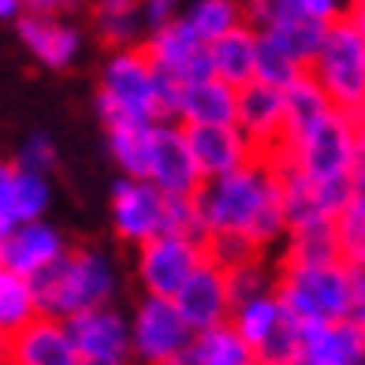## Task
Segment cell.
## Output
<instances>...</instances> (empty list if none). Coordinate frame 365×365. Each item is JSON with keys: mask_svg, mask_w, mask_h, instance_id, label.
<instances>
[{"mask_svg": "<svg viewBox=\"0 0 365 365\" xmlns=\"http://www.w3.org/2000/svg\"><path fill=\"white\" fill-rule=\"evenodd\" d=\"M164 365H187V358H175V361H164Z\"/></svg>", "mask_w": 365, "mask_h": 365, "instance_id": "cell-41", "label": "cell"}, {"mask_svg": "<svg viewBox=\"0 0 365 365\" xmlns=\"http://www.w3.org/2000/svg\"><path fill=\"white\" fill-rule=\"evenodd\" d=\"M71 343L78 351V361L86 365H130V339H127V313L105 302L93 309H82L68 317Z\"/></svg>", "mask_w": 365, "mask_h": 365, "instance_id": "cell-10", "label": "cell"}, {"mask_svg": "<svg viewBox=\"0 0 365 365\" xmlns=\"http://www.w3.org/2000/svg\"><path fill=\"white\" fill-rule=\"evenodd\" d=\"M78 0H23L26 11H56V15H68Z\"/></svg>", "mask_w": 365, "mask_h": 365, "instance_id": "cell-37", "label": "cell"}, {"mask_svg": "<svg viewBox=\"0 0 365 365\" xmlns=\"http://www.w3.org/2000/svg\"><path fill=\"white\" fill-rule=\"evenodd\" d=\"M30 317H38L34 284H30L26 276L0 264V331L11 336V331H19Z\"/></svg>", "mask_w": 365, "mask_h": 365, "instance_id": "cell-27", "label": "cell"}, {"mask_svg": "<svg viewBox=\"0 0 365 365\" xmlns=\"http://www.w3.org/2000/svg\"><path fill=\"white\" fill-rule=\"evenodd\" d=\"M272 294L298 324L354 317L365 321V269L361 261H276Z\"/></svg>", "mask_w": 365, "mask_h": 365, "instance_id": "cell-3", "label": "cell"}, {"mask_svg": "<svg viewBox=\"0 0 365 365\" xmlns=\"http://www.w3.org/2000/svg\"><path fill=\"white\" fill-rule=\"evenodd\" d=\"M38 298V313L68 321L82 309L115 302L120 294V264L97 246H68L56 264L30 279Z\"/></svg>", "mask_w": 365, "mask_h": 365, "instance_id": "cell-5", "label": "cell"}, {"mask_svg": "<svg viewBox=\"0 0 365 365\" xmlns=\"http://www.w3.org/2000/svg\"><path fill=\"white\" fill-rule=\"evenodd\" d=\"M306 75L324 90L336 108L361 112L365 108V15L361 8L339 11L324 23Z\"/></svg>", "mask_w": 365, "mask_h": 365, "instance_id": "cell-6", "label": "cell"}, {"mask_svg": "<svg viewBox=\"0 0 365 365\" xmlns=\"http://www.w3.org/2000/svg\"><path fill=\"white\" fill-rule=\"evenodd\" d=\"M149 135H153V123H120V127H105L108 157L115 160L120 175L145 179V164H149Z\"/></svg>", "mask_w": 365, "mask_h": 365, "instance_id": "cell-25", "label": "cell"}, {"mask_svg": "<svg viewBox=\"0 0 365 365\" xmlns=\"http://www.w3.org/2000/svg\"><path fill=\"white\" fill-rule=\"evenodd\" d=\"M4 358H8V336L0 331V365H4Z\"/></svg>", "mask_w": 365, "mask_h": 365, "instance_id": "cell-39", "label": "cell"}, {"mask_svg": "<svg viewBox=\"0 0 365 365\" xmlns=\"http://www.w3.org/2000/svg\"><path fill=\"white\" fill-rule=\"evenodd\" d=\"M294 365H365V321H321L298 324Z\"/></svg>", "mask_w": 365, "mask_h": 365, "instance_id": "cell-15", "label": "cell"}, {"mask_svg": "<svg viewBox=\"0 0 365 365\" xmlns=\"http://www.w3.org/2000/svg\"><path fill=\"white\" fill-rule=\"evenodd\" d=\"M264 157H272L279 172H291L298 179L313 182V187L351 197L358 187H365V179H361V164H365L361 112L328 105L313 120L287 127L279 145Z\"/></svg>", "mask_w": 365, "mask_h": 365, "instance_id": "cell-2", "label": "cell"}, {"mask_svg": "<svg viewBox=\"0 0 365 365\" xmlns=\"http://www.w3.org/2000/svg\"><path fill=\"white\" fill-rule=\"evenodd\" d=\"M26 8H23V0H0V23L4 19H19Z\"/></svg>", "mask_w": 365, "mask_h": 365, "instance_id": "cell-38", "label": "cell"}, {"mask_svg": "<svg viewBox=\"0 0 365 365\" xmlns=\"http://www.w3.org/2000/svg\"><path fill=\"white\" fill-rule=\"evenodd\" d=\"M145 179L160 187L164 194H179L190 197L202 187V175L194 168L190 145H187V127L175 120H157L153 135H149V164H145Z\"/></svg>", "mask_w": 365, "mask_h": 365, "instance_id": "cell-12", "label": "cell"}, {"mask_svg": "<svg viewBox=\"0 0 365 365\" xmlns=\"http://www.w3.org/2000/svg\"><path fill=\"white\" fill-rule=\"evenodd\" d=\"M11 172H15V164L0 160V235H8L15 224H23V220H19V205H15V182H11Z\"/></svg>", "mask_w": 365, "mask_h": 365, "instance_id": "cell-34", "label": "cell"}, {"mask_svg": "<svg viewBox=\"0 0 365 365\" xmlns=\"http://www.w3.org/2000/svg\"><path fill=\"white\" fill-rule=\"evenodd\" d=\"M197 231L205 235H239L261 254H276L287 231L284 187L272 157H254L235 172L202 179L194 194Z\"/></svg>", "mask_w": 365, "mask_h": 365, "instance_id": "cell-1", "label": "cell"}, {"mask_svg": "<svg viewBox=\"0 0 365 365\" xmlns=\"http://www.w3.org/2000/svg\"><path fill=\"white\" fill-rule=\"evenodd\" d=\"M279 11H291V15H302V19H317V23H328L343 11L339 0H276Z\"/></svg>", "mask_w": 365, "mask_h": 365, "instance_id": "cell-35", "label": "cell"}, {"mask_svg": "<svg viewBox=\"0 0 365 365\" xmlns=\"http://www.w3.org/2000/svg\"><path fill=\"white\" fill-rule=\"evenodd\" d=\"M235 86L217 75H197L187 82H175L172 90V115L168 120L182 127H205V123H235Z\"/></svg>", "mask_w": 365, "mask_h": 365, "instance_id": "cell-19", "label": "cell"}, {"mask_svg": "<svg viewBox=\"0 0 365 365\" xmlns=\"http://www.w3.org/2000/svg\"><path fill=\"white\" fill-rule=\"evenodd\" d=\"M4 365H82L71 343L68 321L38 313L19 331L8 336V358Z\"/></svg>", "mask_w": 365, "mask_h": 365, "instance_id": "cell-18", "label": "cell"}, {"mask_svg": "<svg viewBox=\"0 0 365 365\" xmlns=\"http://www.w3.org/2000/svg\"><path fill=\"white\" fill-rule=\"evenodd\" d=\"M187 26L194 30L197 38H220L227 30H235L246 23V11H242V0H190L187 8L179 11Z\"/></svg>", "mask_w": 365, "mask_h": 365, "instance_id": "cell-26", "label": "cell"}, {"mask_svg": "<svg viewBox=\"0 0 365 365\" xmlns=\"http://www.w3.org/2000/svg\"><path fill=\"white\" fill-rule=\"evenodd\" d=\"M257 34L272 38L287 56H294L298 63H302V68H309L313 53H317V41H321V34H324V23H317V19H302V15L284 11V15H276L272 23H264Z\"/></svg>", "mask_w": 365, "mask_h": 365, "instance_id": "cell-24", "label": "cell"}, {"mask_svg": "<svg viewBox=\"0 0 365 365\" xmlns=\"http://www.w3.org/2000/svg\"><path fill=\"white\" fill-rule=\"evenodd\" d=\"M56 142L48 138V135H30L19 149V157H15V164H23V168H34V172H45V175H53L56 168Z\"/></svg>", "mask_w": 365, "mask_h": 365, "instance_id": "cell-33", "label": "cell"}, {"mask_svg": "<svg viewBox=\"0 0 365 365\" xmlns=\"http://www.w3.org/2000/svg\"><path fill=\"white\" fill-rule=\"evenodd\" d=\"M82 365H86V361H82Z\"/></svg>", "mask_w": 365, "mask_h": 365, "instance_id": "cell-42", "label": "cell"}, {"mask_svg": "<svg viewBox=\"0 0 365 365\" xmlns=\"http://www.w3.org/2000/svg\"><path fill=\"white\" fill-rule=\"evenodd\" d=\"M172 302L179 309V317L187 321L194 331L224 324L227 313H231V291H227L224 269L217 261L205 257L187 279H182V287L172 294Z\"/></svg>", "mask_w": 365, "mask_h": 365, "instance_id": "cell-16", "label": "cell"}, {"mask_svg": "<svg viewBox=\"0 0 365 365\" xmlns=\"http://www.w3.org/2000/svg\"><path fill=\"white\" fill-rule=\"evenodd\" d=\"M15 26H19V41L30 48V56L48 71L75 68L82 56V45H86L82 30L68 15H56V11H23Z\"/></svg>", "mask_w": 365, "mask_h": 365, "instance_id": "cell-13", "label": "cell"}, {"mask_svg": "<svg viewBox=\"0 0 365 365\" xmlns=\"http://www.w3.org/2000/svg\"><path fill=\"white\" fill-rule=\"evenodd\" d=\"M302 75H306V68L294 56H287L272 38L257 34V60H254V78L257 82H269V86L284 90V86H291V82L302 78Z\"/></svg>", "mask_w": 365, "mask_h": 365, "instance_id": "cell-31", "label": "cell"}, {"mask_svg": "<svg viewBox=\"0 0 365 365\" xmlns=\"http://www.w3.org/2000/svg\"><path fill=\"white\" fill-rule=\"evenodd\" d=\"M343 4V11H351V8H361V0H339Z\"/></svg>", "mask_w": 365, "mask_h": 365, "instance_id": "cell-40", "label": "cell"}, {"mask_svg": "<svg viewBox=\"0 0 365 365\" xmlns=\"http://www.w3.org/2000/svg\"><path fill=\"white\" fill-rule=\"evenodd\" d=\"M68 246H71L68 235H63L56 224H48L45 217L23 220V224H15L8 235H0V264L26 276V279H34L48 269V264H56Z\"/></svg>", "mask_w": 365, "mask_h": 365, "instance_id": "cell-14", "label": "cell"}, {"mask_svg": "<svg viewBox=\"0 0 365 365\" xmlns=\"http://www.w3.org/2000/svg\"><path fill=\"white\" fill-rule=\"evenodd\" d=\"M172 90L175 82H168L149 63L142 45H120L108 53L101 68V82H97V97H93L97 120L105 127L168 120Z\"/></svg>", "mask_w": 365, "mask_h": 365, "instance_id": "cell-4", "label": "cell"}, {"mask_svg": "<svg viewBox=\"0 0 365 365\" xmlns=\"http://www.w3.org/2000/svg\"><path fill=\"white\" fill-rule=\"evenodd\" d=\"M93 30L108 48L138 45L145 34L138 0H93Z\"/></svg>", "mask_w": 365, "mask_h": 365, "instance_id": "cell-23", "label": "cell"}, {"mask_svg": "<svg viewBox=\"0 0 365 365\" xmlns=\"http://www.w3.org/2000/svg\"><path fill=\"white\" fill-rule=\"evenodd\" d=\"M235 127L254 142L257 153H272L284 138L287 112H284V90L269 82H242L235 93Z\"/></svg>", "mask_w": 365, "mask_h": 365, "instance_id": "cell-17", "label": "cell"}, {"mask_svg": "<svg viewBox=\"0 0 365 365\" xmlns=\"http://www.w3.org/2000/svg\"><path fill=\"white\" fill-rule=\"evenodd\" d=\"M205 261V239L190 231H160L135 246V279L142 294L172 298L182 279Z\"/></svg>", "mask_w": 365, "mask_h": 365, "instance_id": "cell-9", "label": "cell"}, {"mask_svg": "<svg viewBox=\"0 0 365 365\" xmlns=\"http://www.w3.org/2000/svg\"><path fill=\"white\" fill-rule=\"evenodd\" d=\"M254 60H257V30L250 23H242V26L209 41V71L231 82L235 90L254 78Z\"/></svg>", "mask_w": 365, "mask_h": 365, "instance_id": "cell-21", "label": "cell"}, {"mask_svg": "<svg viewBox=\"0 0 365 365\" xmlns=\"http://www.w3.org/2000/svg\"><path fill=\"white\" fill-rule=\"evenodd\" d=\"M149 63L168 78V82H187L197 75H212L209 71V41L197 38L187 26L182 15H175L172 23H164L157 30H145L142 41Z\"/></svg>", "mask_w": 365, "mask_h": 365, "instance_id": "cell-11", "label": "cell"}, {"mask_svg": "<svg viewBox=\"0 0 365 365\" xmlns=\"http://www.w3.org/2000/svg\"><path fill=\"white\" fill-rule=\"evenodd\" d=\"M227 276V291H231V306L242 302V298H254V294H264L272 291V279H276V261L269 254H254L239 264L224 269Z\"/></svg>", "mask_w": 365, "mask_h": 365, "instance_id": "cell-29", "label": "cell"}, {"mask_svg": "<svg viewBox=\"0 0 365 365\" xmlns=\"http://www.w3.org/2000/svg\"><path fill=\"white\" fill-rule=\"evenodd\" d=\"M254 358H257V365H294V358H298V321L291 313L254 346Z\"/></svg>", "mask_w": 365, "mask_h": 365, "instance_id": "cell-32", "label": "cell"}, {"mask_svg": "<svg viewBox=\"0 0 365 365\" xmlns=\"http://www.w3.org/2000/svg\"><path fill=\"white\" fill-rule=\"evenodd\" d=\"M187 145L194 157V168L202 179H217L224 172H235L242 164L261 157L254 142L242 135L235 123H205V127H187Z\"/></svg>", "mask_w": 365, "mask_h": 365, "instance_id": "cell-20", "label": "cell"}, {"mask_svg": "<svg viewBox=\"0 0 365 365\" xmlns=\"http://www.w3.org/2000/svg\"><path fill=\"white\" fill-rule=\"evenodd\" d=\"M127 339H130V365H164L187 354L194 328L179 317L172 298L142 294L138 306L127 313Z\"/></svg>", "mask_w": 365, "mask_h": 365, "instance_id": "cell-8", "label": "cell"}, {"mask_svg": "<svg viewBox=\"0 0 365 365\" xmlns=\"http://www.w3.org/2000/svg\"><path fill=\"white\" fill-rule=\"evenodd\" d=\"M112 231L123 246L135 250L138 242L160 235V231H197V212H194V197H179V194H164L153 187L149 179H130L120 175L112 182Z\"/></svg>", "mask_w": 365, "mask_h": 365, "instance_id": "cell-7", "label": "cell"}, {"mask_svg": "<svg viewBox=\"0 0 365 365\" xmlns=\"http://www.w3.org/2000/svg\"><path fill=\"white\" fill-rule=\"evenodd\" d=\"M187 365H257L254 351L239 339V331L227 321L217 328L194 331V339L187 346Z\"/></svg>", "mask_w": 365, "mask_h": 365, "instance_id": "cell-22", "label": "cell"}, {"mask_svg": "<svg viewBox=\"0 0 365 365\" xmlns=\"http://www.w3.org/2000/svg\"><path fill=\"white\" fill-rule=\"evenodd\" d=\"M138 11H142V26L157 30L164 23H172L175 15L182 11V4H179V0H138Z\"/></svg>", "mask_w": 365, "mask_h": 365, "instance_id": "cell-36", "label": "cell"}, {"mask_svg": "<svg viewBox=\"0 0 365 365\" xmlns=\"http://www.w3.org/2000/svg\"><path fill=\"white\" fill-rule=\"evenodd\" d=\"M336 239H339V254L346 261H365V187H358L346 202L336 209Z\"/></svg>", "mask_w": 365, "mask_h": 365, "instance_id": "cell-28", "label": "cell"}, {"mask_svg": "<svg viewBox=\"0 0 365 365\" xmlns=\"http://www.w3.org/2000/svg\"><path fill=\"white\" fill-rule=\"evenodd\" d=\"M11 164H15V160H11ZM11 182H15V205H19V220H38V217H45L48 205H53V179H48L45 172H34V168L15 164Z\"/></svg>", "mask_w": 365, "mask_h": 365, "instance_id": "cell-30", "label": "cell"}]
</instances>
